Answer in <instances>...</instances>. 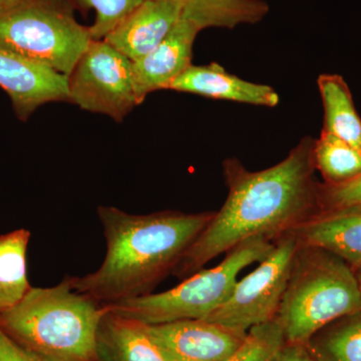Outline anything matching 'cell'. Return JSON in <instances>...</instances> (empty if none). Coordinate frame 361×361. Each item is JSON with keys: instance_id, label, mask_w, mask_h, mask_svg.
Instances as JSON below:
<instances>
[{"instance_id": "20", "label": "cell", "mask_w": 361, "mask_h": 361, "mask_svg": "<svg viewBox=\"0 0 361 361\" xmlns=\"http://www.w3.org/2000/svg\"><path fill=\"white\" fill-rule=\"evenodd\" d=\"M313 159L326 184H341L361 174L360 149L323 130L315 139Z\"/></svg>"}, {"instance_id": "3", "label": "cell", "mask_w": 361, "mask_h": 361, "mask_svg": "<svg viewBox=\"0 0 361 361\" xmlns=\"http://www.w3.org/2000/svg\"><path fill=\"white\" fill-rule=\"evenodd\" d=\"M106 306L73 288L68 277L32 287L0 314L7 336L47 361H94L97 329Z\"/></svg>"}, {"instance_id": "14", "label": "cell", "mask_w": 361, "mask_h": 361, "mask_svg": "<svg viewBox=\"0 0 361 361\" xmlns=\"http://www.w3.org/2000/svg\"><path fill=\"white\" fill-rule=\"evenodd\" d=\"M301 244L331 252L353 269L361 266V206L322 210L293 230Z\"/></svg>"}, {"instance_id": "26", "label": "cell", "mask_w": 361, "mask_h": 361, "mask_svg": "<svg viewBox=\"0 0 361 361\" xmlns=\"http://www.w3.org/2000/svg\"><path fill=\"white\" fill-rule=\"evenodd\" d=\"M353 270H355L356 279H357L358 286H360V290L361 293V266L360 267L355 268V269Z\"/></svg>"}, {"instance_id": "27", "label": "cell", "mask_w": 361, "mask_h": 361, "mask_svg": "<svg viewBox=\"0 0 361 361\" xmlns=\"http://www.w3.org/2000/svg\"><path fill=\"white\" fill-rule=\"evenodd\" d=\"M13 1V0H0V8H2V7L7 6V4Z\"/></svg>"}, {"instance_id": "16", "label": "cell", "mask_w": 361, "mask_h": 361, "mask_svg": "<svg viewBox=\"0 0 361 361\" xmlns=\"http://www.w3.org/2000/svg\"><path fill=\"white\" fill-rule=\"evenodd\" d=\"M317 85L324 110L323 132L361 151V118L348 82L336 73H322L317 78Z\"/></svg>"}, {"instance_id": "12", "label": "cell", "mask_w": 361, "mask_h": 361, "mask_svg": "<svg viewBox=\"0 0 361 361\" xmlns=\"http://www.w3.org/2000/svg\"><path fill=\"white\" fill-rule=\"evenodd\" d=\"M183 13L182 0H148L104 39L135 61L155 49L168 37L182 20Z\"/></svg>"}, {"instance_id": "6", "label": "cell", "mask_w": 361, "mask_h": 361, "mask_svg": "<svg viewBox=\"0 0 361 361\" xmlns=\"http://www.w3.org/2000/svg\"><path fill=\"white\" fill-rule=\"evenodd\" d=\"M92 40L65 0H13L0 8V47L68 77Z\"/></svg>"}, {"instance_id": "18", "label": "cell", "mask_w": 361, "mask_h": 361, "mask_svg": "<svg viewBox=\"0 0 361 361\" xmlns=\"http://www.w3.org/2000/svg\"><path fill=\"white\" fill-rule=\"evenodd\" d=\"M30 239L26 229L0 236V314L16 306L32 288L26 274Z\"/></svg>"}, {"instance_id": "8", "label": "cell", "mask_w": 361, "mask_h": 361, "mask_svg": "<svg viewBox=\"0 0 361 361\" xmlns=\"http://www.w3.org/2000/svg\"><path fill=\"white\" fill-rule=\"evenodd\" d=\"M70 102L122 122L137 104L133 61L104 39H92L68 75Z\"/></svg>"}, {"instance_id": "2", "label": "cell", "mask_w": 361, "mask_h": 361, "mask_svg": "<svg viewBox=\"0 0 361 361\" xmlns=\"http://www.w3.org/2000/svg\"><path fill=\"white\" fill-rule=\"evenodd\" d=\"M214 212L164 211L147 215L99 206L106 254L103 264L82 277H68L75 290L103 304L151 293L173 273L183 254L205 229Z\"/></svg>"}, {"instance_id": "13", "label": "cell", "mask_w": 361, "mask_h": 361, "mask_svg": "<svg viewBox=\"0 0 361 361\" xmlns=\"http://www.w3.org/2000/svg\"><path fill=\"white\" fill-rule=\"evenodd\" d=\"M169 90L188 92L214 99L274 108L279 104L276 90L230 73L218 63L190 66L176 78Z\"/></svg>"}, {"instance_id": "17", "label": "cell", "mask_w": 361, "mask_h": 361, "mask_svg": "<svg viewBox=\"0 0 361 361\" xmlns=\"http://www.w3.org/2000/svg\"><path fill=\"white\" fill-rule=\"evenodd\" d=\"M183 18L201 30L209 27L232 28L255 25L269 11L264 0H182Z\"/></svg>"}, {"instance_id": "7", "label": "cell", "mask_w": 361, "mask_h": 361, "mask_svg": "<svg viewBox=\"0 0 361 361\" xmlns=\"http://www.w3.org/2000/svg\"><path fill=\"white\" fill-rule=\"evenodd\" d=\"M299 244L294 231L275 240L272 250L258 267L237 281L227 300L206 320L245 336L253 327L274 319Z\"/></svg>"}, {"instance_id": "4", "label": "cell", "mask_w": 361, "mask_h": 361, "mask_svg": "<svg viewBox=\"0 0 361 361\" xmlns=\"http://www.w3.org/2000/svg\"><path fill=\"white\" fill-rule=\"evenodd\" d=\"M360 310L353 268L331 252L299 244L276 316L285 341L306 344L329 323Z\"/></svg>"}, {"instance_id": "19", "label": "cell", "mask_w": 361, "mask_h": 361, "mask_svg": "<svg viewBox=\"0 0 361 361\" xmlns=\"http://www.w3.org/2000/svg\"><path fill=\"white\" fill-rule=\"evenodd\" d=\"M306 346L315 361H361V310L329 323Z\"/></svg>"}, {"instance_id": "5", "label": "cell", "mask_w": 361, "mask_h": 361, "mask_svg": "<svg viewBox=\"0 0 361 361\" xmlns=\"http://www.w3.org/2000/svg\"><path fill=\"white\" fill-rule=\"evenodd\" d=\"M273 246L274 242L267 239L248 240L227 252L219 265L198 271L175 288L106 306L116 314L144 324L206 319L227 300L238 281L239 273L262 261Z\"/></svg>"}, {"instance_id": "11", "label": "cell", "mask_w": 361, "mask_h": 361, "mask_svg": "<svg viewBox=\"0 0 361 361\" xmlns=\"http://www.w3.org/2000/svg\"><path fill=\"white\" fill-rule=\"evenodd\" d=\"M200 32L195 23L182 18L155 49L133 61L137 104H141L151 92L169 90L176 78L193 65L195 40Z\"/></svg>"}, {"instance_id": "21", "label": "cell", "mask_w": 361, "mask_h": 361, "mask_svg": "<svg viewBox=\"0 0 361 361\" xmlns=\"http://www.w3.org/2000/svg\"><path fill=\"white\" fill-rule=\"evenodd\" d=\"M285 342L283 329L275 317L249 330L241 345L226 361H270Z\"/></svg>"}, {"instance_id": "10", "label": "cell", "mask_w": 361, "mask_h": 361, "mask_svg": "<svg viewBox=\"0 0 361 361\" xmlns=\"http://www.w3.org/2000/svg\"><path fill=\"white\" fill-rule=\"evenodd\" d=\"M68 77L0 47V87L13 103L20 121L28 120L39 106L70 102Z\"/></svg>"}, {"instance_id": "22", "label": "cell", "mask_w": 361, "mask_h": 361, "mask_svg": "<svg viewBox=\"0 0 361 361\" xmlns=\"http://www.w3.org/2000/svg\"><path fill=\"white\" fill-rule=\"evenodd\" d=\"M85 8L96 11V20L90 26L92 39H104L135 9L148 0H78Z\"/></svg>"}, {"instance_id": "25", "label": "cell", "mask_w": 361, "mask_h": 361, "mask_svg": "<svg viewBox=\"0 0 361 361\" xmlns=\"http://www.w3.org/2000/svg\"><path fill=\"white\" fill-rule=\"evenodd\" d=\"M270 361H315L306 344L285 342Z\"/></svg>"}, {"instance_id": "15", "label": "cell", "mask_w": 361, "mask_h": 361, "mask_svg": "<svg viewBox=\"0 0 361 361\" xmlns=\"http://www.w3.org/2000/svg\"><path fill=\"white\" fill-rule=\"evenodd\" d=\"M94 361L168 360L144 323L116 314L106 306L97 329Z\"/></svg>"}, {"instance_id": "24", "label": "cell", "mask_w": 361, "mask_h": 361, "mask_svg": "<svg viewBox=\"0 0 361 361\" xmlns=\"http://www.w3.org/2000/svg\"><path fill=\"white\" fill-rule=\"evenodd\" d=\"M0 361H47L23 348L0 329Z\"/></svg>"}, {"instance_id": "1", "label": "cell", "mask_w": 361, "mask_h": 361, "mask_svg": "<svg viewBox=\"0 0 361 361\" xmlns=\"http://www.w3.org/2000/svg\"><path fill=\"white\" fill-rule=\"evenodd\" d=\"M314 141L303 137L284 160L258 172L237 159L225 160L227 199L183 254L173 271L176 276L186 279L248 240L274 242L319 212Z\"/></svg>"}, {"instance_id": "9", "label": "cell", "mask_w": 361, "mask_h": 361, "mask_svg": "<svg viewBox=\"0 0 361 361\" xmlns=\"http://www.w3.org/2000/svg\"><path fill=\"white\" fill-rule=\"evenodd\" d=\"M145 326L168 361H226L246 337L206 319Z\"/></svg>"}, {"instance_id": "23", "label": "cell", "mask_w": 361, "mask_h": 361, "mask_svg": "<svg viewBox=\"0 0 361 361\" xmlns=\"http://www.w3.org/2000/svg\"><path fill=\"white\" fill-rule=\"evenodd\" d=\"M320 211L341 207L361 206V174L341 184H318Z\"/></svg>"}]
</instances>
